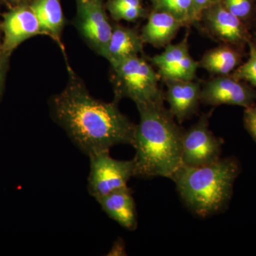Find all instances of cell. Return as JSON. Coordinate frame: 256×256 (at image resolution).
I'll list each match as a JSON object with an SVG mask.
<instances>
[{
	"instance_id": "obj_16",
	"label": "cell",
	"mask_w": 256,
	"mask_h": 256,
	"mask_svg": "<svg viewBox=\"0 0 256 256\" xmlns=\"http://www.w3.org/2000/svg\"><path fill=\"white\" fill-rule=\"evenodd\" d=\"M60 1L62 0H31L30 5L40 22L42 35L52 38L65 55L62 36L66 20Z\"/></svg>"
},
{
	"instance_id": "obj_25",
	"label": "cell",
	"mask_w": 256,
	"mask_h": 256,
	"mask_svg": "<svg viewBox=\"0 0 256 256\" xmlns=\"http://www.w3.org/2000/svg\"><path fill=\"white\" fill-rule=\"evenodd\" d=\"M8 4L11 6V8H15L18 5L28 4L31 0H5Z\"/></svg>"
},
{
	"instance_id": "obj_4",
	"label": "cell",
	"mask_w": 256,
	"mask_h": 256,
	"mask_svg": "<svg viewBox=\"0 0 256 256\" xmlns=\"http://www.w3.org/2000/svg\"><path fill=\"white\" fill-rule=\"evenodd\" d=\"M110 82L114 101L132 100L136 106L164 101V92L160 88L161 80L150 62L142 56H136L110 66Z\"/></svg>"
},
{
	"instance_id": "obj_12",
	"label": "cell",
	"mask_w": 256,
	"mask_h": 256,
	"mask_svg": "<svg viewBox=\"0 0 256 256\" xmlns=\"http://www.w3.org/2000/svg\"><path fill=\"white\" fill-rule=\"evenodd\" d=\"M165 100L178 124L197 114L201 102L202 84L192 80H166Z\"/></svg>"
},
{
	"instance_id": "obj_17",
	"label": "cell",
	"mask_w": 256,
	"mask_h": 256,
	"mask_svg": "<svg viewBox=\"0 0 256 256\" xmlns=\"http://www.w3.org/2000/svg\"><path fill=\"white\" fill-rule=\"evenodd\" d=\"M245 53L246 50L236 47L220 44L205 52L198 62V66L213 75H228L242 65Z\"/></svg>"
},
{
	"instance_id": "obj_21",
	"label": "cell",
	"mask_w": 256,
	"mask_h": 256,
	"mask_svg": "<svg viewBox=\"0 0 256 256\" xmlns=\"http://www.w3.org/2000/svg\"><path fill=\"white\" fill-rule=\"evenodd\" d=\"M249 57L245 63L239 66L232 74L239 80H244L256 88V47L252 40L248 42Z\"/></svg>"
},
{
	"instance_id": "obj_14",
	"label": "cell",
	"mask_w": 256,
	"mask_h": 256,
	"mask_svg": "<svg viewBox=\"0 0 256 256\" xmlns=\"http://www.w3.org/2000/svg\"><path fill=\"white\" fill-rule=\"evenodd\" d=\"M148 22L140 31L144 44L154 48H164L172 43L178 35L180 28H184L182 22L172 15L154 9H151Z\"/></svg>"
},
{
	"instance_id": "obj_15",
	"label": "cell",
	"mask_w": 256,
	"mask_h": 256,
	"mask_svg": "<svg viewBox=\"0 0 256 256\" xmlns=\"http://www.w3.org/2000/svg\"><path fill=\"white\" fill-rule=\"evenodd\" d=\"M96 201L106 214L121 226L131 232L137 229V210L130 188H120Z\"/></svg>"
},
{
	"instance_id": "obj_22",
	"label": "cell",
	"mask_w": 256,
	"mask_h": 256,
	"mask_svg": "<svg viewBox=\"0 0 256 256\" xmlns=\"http://www.w3.org/2000/svg\"><path fill=\"white\" fill-rule=\"evenodd\" d=\"M244 126L256 142V104L245 108L244 116Z\"/></svg>"
},
{
	"instance_id": "obj_6",
	"label": "cell",
	"mask_w": 256,
	"mask_h": 256,
	"mask_svg": "<svg viewBox=\"0 0 256 256\" xmlns=\"http://www.w3.org/2000/svg\"><path fill=\"white\" fill-rule=\"evenodd\" d=\"M90 172L88 190L96 200L111 192L128 186L133 176V160L122 161L114 159L110 151H102L88 156Z\"/></svg>"
},
{
	"instance_id": "obj_27",
	"label": "cell",
	"mask_w": 256,
	"mask_h": 256,
	"mask_svg": "<svg viewBox=\"0 0 256 256\" xmlns=\"http://www.w3.org/2000/svg\"><path fill=\"white\" fill-rule=\"evenodd\" d=\"M252 28H255V30H256L255 33H256V15H255V18H254V24H252Z\"/></svg>"
},
{
	"instance_id": "obj_19",
	"label": "cell",
	"mask_w": 256,
	"mask_h": 256,
	"mask_svg": "<svg viewBox=\"0 0 256 256\" xmlns=\"http://www.w3.org/2000/svg\"><path fill=\"white\" fill-rule=\"evenodd\" d=\"M152 9L166 12L180 20L184 28L198 25L193 0H148Z\"/></svg>"
},
{
	"instance_id": "obj_2",
	"label": "cell",
	"mask_w": 256,
	"mask_h": 256,
	"mask_svg": "<svg viewBox=\"0 0 256 256\" xmlns=\"http://www.w3.org/2000/svg\"><path fill=\"white\" fill-rule=\"evenodd\" d=\"M140 114L132 146L133 176L172 178L182 165V150L185 130L174 118L164 101L136 106Z\"/></svg>"
},
{
	"instance_id": "obj_28",
	"label": "cell",
	"mask_w": 256,
	"mask_h": 256,
	"mask_svg": "<svg viewBox=\"0 0 256 256\" xmlns=\"http://www.w3.org/2000/svg\"><path fill=\"white\" fill-rule=\"evenodd\" d=\"M0 48H1V45H0Z\"/></svg>"
},
{
	"instance_id": "obj_1",
	"label": "cell",
	"mask_w": 256,
	"mask_h": 256,
	"mask_svg": "<svg viewBox=\"0 0 256 256\" xmlns=\"http://www.w3.org/2000/svg\"><path fill=\"white\" fill-rule=\"evenodd\" d=\"M68 82L50 99L52 118L88 156L110 151L118 144H130L136 124L120 110L118 104L96 98L68 63Z\"/></svg>"
},
{
	"instance_id": "obj_24",
	"label": "cell",
	"mask_w": 256,
	"mask_h": 256,
	"mask_svg": "<svg viewBox=\"0 0 256 256\" xmlns=\"http://www.w3.org/2000/svg\"><path fill=\"white\" fill-rule=\"evenodd\" d=\"M10 55L6 54L0 50V94H1L2 88L3 79L6 69V60Z\"/></svg>"
},
{
	"instance_id": "obj_23",
	"label": "cell",
	"mask_w": 256,
	"mask_h": 256,
	"mask_svg": "<svg viewBox=\"0 0 256 256\" xmlns=\"http://www.w3.org/2000/svg\"><path fill=\"white\" fill-rule=\"evenodd\" d=\"M193 2L197 20H198V22H200L202 12L205 10L208 9L212 5L220 2V0H193Z\"/></svg>"
},
{
	"instance_id": "obj_9",
	"label": "cell",
	"mask_w": 256,
	"mask_h": 256,
	"mask_svg": "<svg viewBox=\"0 0 256 256\" xmlns=\"http://www.w3.org/2000/svg\"><path fill=\"white\" fill-rule=\"evenodd\" d=\"M201 102L206 106H236L248 108L256 104V89L232 74L215 76L202 84Z\"/></svg>"
},
{
	"instance_id": "obj_8",
	"label": "cell",
	"mask_w": 256,
	"mask_h": 256,
	"mask_svg": "<svg viewBox=\"0 0 256 256\" xmlns=\"http://www.w3.org/2000/svg\"><path fill=\"white\" fill-rule=\"evenodd\" d=\"M196 28L215 41L244 50L252 40L250 28L226 9L222 2L202 12Z\"/></svg>"
},
{
	"instance_id": "obj_11",
	"label": "cell",
	"mask_w": 256,
	"mask_h": 256,
	"mask_svg": "<svg viewBox=\"0 0 256 256\" xmlns=\"http://www.w3.org/2000/svg\"><path fill=\"white\" fill-rule=\"evenodd\" d=\"M1 28L4 40L0 50L8 55L26 40L42 35L40 22L30 3L11 8L5 13Z\"/></svg>"
},
{
	"instance_id": "obj_20",
	"label": "cell",
	"mask_w": 256,
	"mask_h": 256,
	"mask_svg": "<svg viewBox=\"0 0 256 256\" xmlns=\"http://www.w3.org/2000/svg\"><path fill=\"white\" fill-rule=\"evenodd\" d=\"M226 9L252 30L256 12V0H220Z\"/></svg>"
},
{
	"instance_id": "obj_3",
	"label": "cell",
	"mask_w": 256,
	"mask_h": 256,
	"mask_svg": "<svg viewBox=\"0 0 256 256\" xmlns=\"http://www.w3.org/2000/svg\"><path fill=\"white\" fill-rule=\"evenodd\" d=\"M240 171L238 160L232 156L198 168L182 165L171 180L188 210L206 218L228 208Z\"/></svg>"
},
{
	"instance_id": "obj_13",
	"label": "cell",
	"mask_w": 256,
	"mask_h": 256,
	"mask_svg": "<svg viewBox=\"0 0 256 256\" xmlns=\"http://www.w3.org/2000/svg\"><path fill=\"white\" fill-rule=\"evenodd\" d=\"M144 44L138 30L114 22L104 58L108 60L110 66L114 65L131 57L142 54Z\"/></svg>"
},
{
	"instance_id": "obj_26",
	"label": "cell",
	"mask_w": 256,
	"mask_h": 256,
	"mask_svg": "<svg viewBox=\"0 0 256 256\" xmlns=\"http://www.w3.org/2000/svg\"><path fill=\"white\" fill-rule=\"evenodd\" d=\"M252 42H254L256 47V33H254V34L252 35Z\"/></svg>"
},
{
	"instance_id": "obj_10",
	"label": "cell",
	"mask_w": 256,
	"mask_h": 256,
	"mask_svg": "<svg viewBox=\"0 0 256 256\" xmlns=\"http://www.w3.org/2000/svg\"><path fill=\"white\" fill-rule=\"evenodd\" d=\"M190 32L180 43L170 44L160 54L149 58L161 80H192L196 78L198 62L194 60L188 48Z\"/></svg>"
},
{
	"instance_id": "obj_7",
	"label": "cell",
	"mask_w": 256,
	"mask_h": 256,
	"mask_svg": "<svg viewBox=\"0 0 256 256\" xmlns=\"http://www.w3.org/2000/svg\"><path fill=\"white\" fill-rule=\"evenodd\" d=\"M75 2L74 26L88 46L104 57L112 30L105 0H75Z\"/></svg>"
},
{
	"instance_id": "obj_5",
	"label": "cell",
	"mask_w": 256,
	"mask_h": 256,
	"mask_svg": "<svg viewBox=\"0 0 256 256\" xmlns=\"http://www.w3.org/2000/svg\"><path fill=\"white\" fill-rule=\"evenodd\" d=\"M213 110L202 114L196 124L185 130L182 139V163L183 166L198 168L220 159L223 138L216 137L210 129Z\"/></svg>"
},
{
	"instance_id": "obj_18",
	"label": "cell",
	"mask_w": 256,
	"mask_h": 256,
	"mask_svg": "<svg viewBox=\"0 0 256 256\" xmlns=\"http://www.w3.org/2000/svg\"><path fill=\"white\" fill-rule=\"evenodd\" d=\"M106 8L116 22H136L148 18L150 11L144 6L142 0H107Z\"/></svg>"
}]
</instances>
